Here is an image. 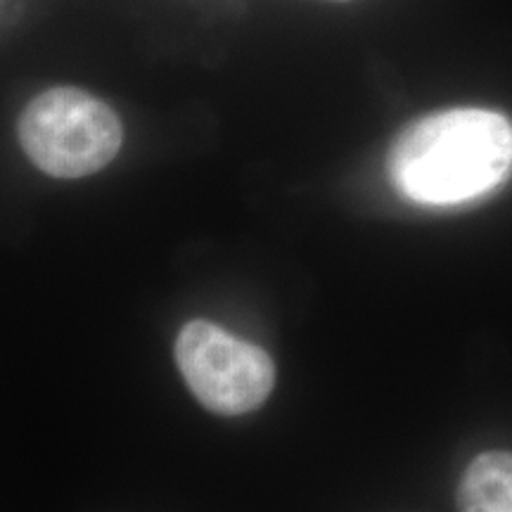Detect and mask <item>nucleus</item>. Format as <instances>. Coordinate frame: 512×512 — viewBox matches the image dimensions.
I'll return each instance as SVG.
<instances>
[{"label": "nucleus", "instance_id": "nucleus-2", "mask_svg": "<svg viewBox=\"0 0 512 512\" xmlns=\"http://www.w3.org/2000/svg\"><path fill=\"white\" fill-rule=\"evenodd\" d=\"M19 145L53 178H83L105 169L124 143V126L107 102L74 86L38 93L17 124Z\"/></svg>", "mask_w": 512, "mask_h": 512}, {"label": "nucleus", "instance_id": "nucleus-1", "mask_svg": "<svg viewBox=\"0 0 512 512\" xmlns=\"http://www.w3.org/2000/svg\"><path fill=\"white\" fill-rule=\"evenodd\" d=\"M512 166V124L503 114L456 107L427 114L396 136L389 181L420 204H458L494 190Z\"/></svg>", "mask_w": 512, "mask_h": 512}, {"label": "nucleus", "instance_id": "nucleus-4", "mask_svg": "<svg viewBox=\"0 0 512 512\" xmlns=\"http://www.w3.org/2000/svg\"><path fill=\"white\" fill-rule=\"evenodd\" d=\"M458 512H512V453L486 451L467 465L456 491Z\"/></svg>", "mask_w": 512, "mask_h": 512}, {"label": "nucleus", "instance_id": "nucleus-3", "mask_svg": "<svg viewBox=\"0 0 512 512\" xmlns=\"http://www.w3.org/2000/svg\"><path fill=\"white\" fill-rule=\"evenodd\" d=\"M176 363L195 399L216 415L256 411L273 392L271 356L209 320L183 325L176 339Z\"/></svg>", "mask_w": 512, "mask_h": 512}, {"label": "nucleus", "instance_id": "nucleus-5", "mask_svg": "<svg viewBox=\"0 0 512 512\" xmlns=\"http://www.w3.org/2000/svg\"><path fill=\"white\" fill-rule=\"evenodd\" d=\"M337 3H347V0H337Z\"/></svg>", "mask_w": 512, "mask_h": 512}]
</instances>
